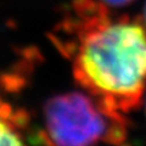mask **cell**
Here are the masks:
<instances>
[{"instance_id":"6da1fadb","label":"cell","mask_w":146,"mask_h":146,"mask_svg":"<svg viewBox=\"0 0 146 146\" xmlns=\"http://www.w3.org/2000/svg\"><path fill=\"white\" fill-rule=\"evenodd\" d=\"M74 76L100 98L106 113L136 107L146 89L145 27L130 21L89 25L80 35Z\"/></svg>"},{"instance_id":"7a4b0ae2","label":"cell","mask_w":146,"mask_h":146,"mask_svg":"<svg viewBox=\"0 0 146 146\" xmlns=\"http://www.w3.org/2000/svg\"><path fill=\"white\" fill-rule=\"evenodd\" d=\"M48 133L56 146H93L99 140H107L118 116L111 123L108 115L83 93H66L51 98L44 107Z\"/></svg>"},{"instance_id":"3957f363","label":"cell","mask_w":146,"mask_h":146,"mask_svg":"<svg viewBox=\"0 0 146 146\" xmlns=\"http://www.w3.org/2000/svg\"><path fill=\"white\" fill-rule=\"evenodd\" d=\"M0 146H23L20 136L1 118H0Z\"/></svg>"},{"instance_id":"277c9868","label":"cell","mask_w":146,"mask_h":146,"mask_svg":"<svg viewBox=\"0 0 146 146\" xmlns=\"http://www.w3.org/2000/svg\"><path fill=\"white\" fill-rule=\"evenodd\" d=\"M104 4H106L107 6L111 7H121V6H125L128 4H130L133 0H101Z\"/></svg>"},{"instance_id":"5b68a950","label":"cell","mask_w":146,"mask_h":146,"mask_svg":"<svg viewBox=\"0 0 146 146\" xmlns=\"http://www.w3.org/2000/svg\"><path fill=\"white\" fill-rule=\"evenodd\" d=\"M144 22H145V26H146V5L144 9Z\"/></svg>"}]
</instances>
